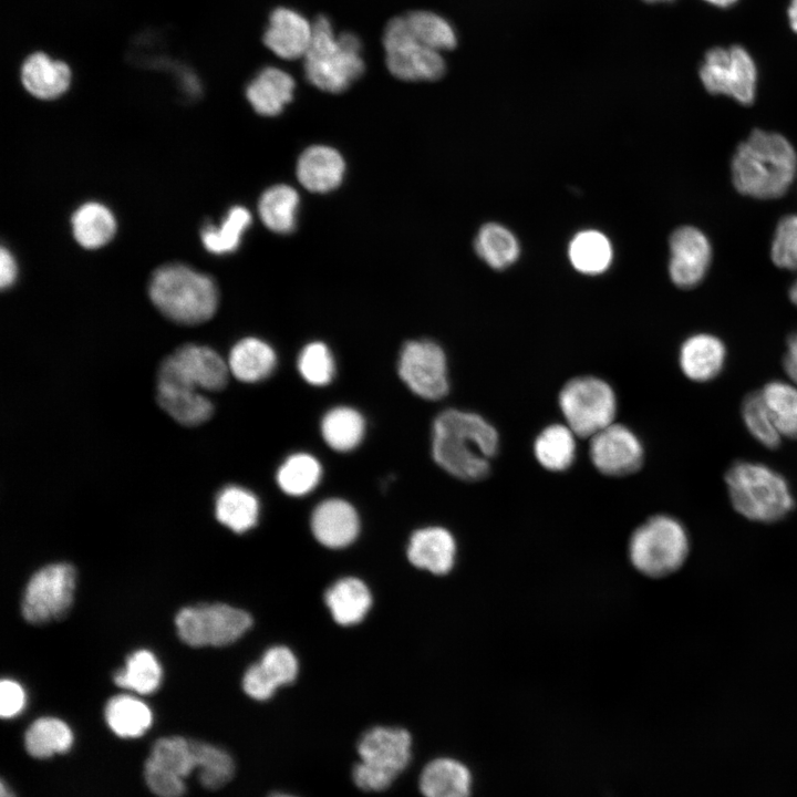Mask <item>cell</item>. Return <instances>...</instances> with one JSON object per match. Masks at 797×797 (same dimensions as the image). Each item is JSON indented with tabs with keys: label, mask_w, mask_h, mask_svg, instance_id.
Here are the masks:
<instances>
[{
	"label": "cell",
	"mask_w": 797,
	"mask_h": 797,
	"mask_svg": "<svg viewBox=\"0 0 797 797\" xmlns=\"http://www.w3.org/2000/svg\"><path fill=\"white\" fill-rule=\"evenodd\" d=\"M362 43L352 32L335 35L325 15H318L312 23V40L304 55L307 80L319 90L341 93L361 77L364 61Z\"/></svg>",
	"instance_id": "5b68a950"
},
{
	"label": "cell",
	"mask_w": 797,
	"mask_h": 797,
	"mask_svg": "<svg viewBox=\"0 0 797 797\" xmlns=\"http://www.w3.org/2000/svg\"><path fill=\"white\" fill-rule=\"evenodd\" d=\"M73 744L70 726L60 718L45 716L35 720L24 734L27 752L35 758H48L68 752Z\"/></svg>",
	"instance_id": "d590c367"
},
{
	"label": "cell",
	"mask_w": 797,
	"mask_h": 797,
	"mask_svg": "<svg viewBox=\"0 0 797 797\" xmlns=\"http://www.w3.org/2000/svg\"><path fill=\"white\" fill-rule=\"evenodd\" d=\"M325 603L341 625H352L365 617L372 604L368 587L356 578H343L325 592Z\"/></svg>",
	"instance_id": "4316f807"
},
{
	"label": "cell",
	"mask_w": 797,
	"mask_h": 797,
	"mask_svg": "<svg viewBox=\"0 0 797 797\" xmlns=\"http://www.w3.org/2000/svg\"><path fill=\"white\" fill-rule=\"evenodd\" d=\"M360 757L352 770L354 784L365 791L387 789L412 758L411 734L398 727L375 726L356 745Z\"/></svg>",
	"instance_id": "52a82bcc"
},
{
	"label": "cell",
	"mask_w": 797,
	"mask_h": 797,
	"mask_svg": "<svg viewBox=\"0 0 797 797\" xmlns=\"http://www.w3.org/2000/svg\"><path fill=\"white\" fill-rule=\"evenodd\" d=\"M294 79L275 66L261 70L246 89L252 108L263 116H277L293 99Z\"/></svg>",
	"instance_id": "cb8c5ba5"
},
{
	"label": "cell",
	"mask_w": 797,
	"mask_h": 797,
	"mask_svg": "<svg viewBox=\"0 0 797 797\" xmlns=\"http://www.w3.org/2000/svg\"><path fill=\"white\" fill-rule=\"evenodd\" d=\"M312 40V23L296 10L279 7L269 15L265 45L284 60L304 58Z\"/></svg>",
	"instance_id": "ac0fdd59"
},
{
	"label": "cell",
	"mask_w": 797,
	"mask_h": 797,
	"mask_svg": "<svg viewBox=\"0 0 797 797\" xmlns=\"http://www.w3.org/2000/svg\"><path fill=\"white\" fill-rule=\"evenodd\" d=\"M559 406L566 424L579 437H592L613 423L617 397L613 389L596 376L568 381L559 393Z\"/></svg>",
	"instance_id": "ba28073f"
},
{
	"label": "cell",
	"mask_w": 797,
	"mask_h": 797,
	"mask_svg": "<svg viewBox=\"0 0 797 797\" xmlns=\"http://www.w3.org/2000/svg\"><path fill=\"white\" fill-rule=\"evenodd\" d=\"M404 17L414 38L425 46L441 52L457 45L454 29L443 17L425 10L411 11Z\"/></svg>",
	"instance_id": "60d3db41"
},
{
	"label": "cell",
	"mask_w": 797,
	"mask_h": 797,
	"mask_svg": "<svg viewBox=\"0 0 797 797\" xmlns=\"http://www.w3.org/2000/svg\"><path fill=\"white\" fill-rule=\"evenodd\" d=\"M27 695L14 680L3 679L0 683V715L2 718H12L19 715L25 707Z\"/></svg>",
	"instance_id": "681fc988"
},
{
	"label": "cell",
	"mask_w": 797,
	"mask_h": 797,
	"mask_svg": "<svg viewBox=\"0 0 797 797\" xmlns=\"http://www.w3.org/2000/svg\"><path fill=\"white\" fill-rule=\"evenodd\" d=\"M359 516L351 504L330 498L320 503L311 516V529L315 539L329 548H343L358 536Z\"/></svg>",
	"instance_id": "d6986e66"
},
{
	"label": "cell",
	"mask_w": 797,
	"mask_h": 797,
	"mask_svg": "<svg viewBox=\"0 0 797 797\" xmlns=\"http://www.w3.org/2000/svg\"><path fill=\"white\" fill-rule=\"evenodd\" d=\"M498 444L495 427L476 413L451 408L434 420L433 458L456 478L472 482L486 477Z\"/></svg>",
	"instance_id": "6da1fadb"
},
{
	"label": "cell",
	"mask_w": 797,
	"mask_h": 797,
	"mask_svg": "<svg viewBox=\"0 0 797 797\" xmlns=\"http://www.w3.org/2000/svg\"><path fill=\"white\" fill-rule=\"evenodd\" d=\"M770 257L777 267L797 270V215H787L778 221Z\"/></svg>",
	"instance_id": "7dc6e473"
},
{
	"label": "cell",
	"mask_w": 797,
	"mask_h": 797,
	"mask_svg": "<svg viewBox=\"0 0 797 797\" xmlns=\"http://www.w3.org/2000/svg\"><path fill=\"white\" fill-rule=\"evenodd\" d=\"M787 17L791 30L797 33V0L789 1Z\"/></svg>",
	"instance_id": "f5cc1de1"
},
{
	"label": "cell",
	"mask_w": 797,
	"mask_h": 797,
	"mask_svg": "<svg viewBox=\"0 0 797 797\" xmlns=\"http://www.w3.org/2000/svg\"><path fill=\"white\" fill-rule=\"evenodd\" d=\"M276 365L277 354L275 350L270 344L258 338H244L229 352V371L241 382H260L272 374Z\"/></svg>",
	"instance_id": "484cf974"
},
{
	"label": "cell",
	"mask_w": 797,
	"mask_h": 797,
	"mask_svg": "<svg viewBox=\"0 0 797 797\" xmlns=\"http://www.w3.org/2000/svg\"><path fill=\"white\" fill-rule=\"evenodd\" d=\"M162 666L149 650L141 649L126 659L125 666L114 673V683L138 694L155 692L162 682Z\"/></svg>",
	"instance_id": "74e56055"
},
{
	"label": "cell",
	"mask_w": 797,
	"mask_h": 797,
	"mask_svg": "<svg viewBox=\"0 0 797 797\" xmlns=\"http://www.w3.org/2000/svg\"><path fill=\"white\" fill-rule=\"evenodd\" d=\"M228 372V364L211 348L184 344L161 362L157 387L220 391Z\"/></svg>",
	"instance_id": "8fae6325"
},
{
	"label": "cell",
	"mask_w": 797,
	"mask_h": 797,
	"mask_svg": "<svg viewBox=\"0 0 797 797\" xmlns=\"http://www.w3.org/2000/svg\"><path fill=\"white\" fill-rule=\"evenodd\" d=\"M17 278V263L11 252L4 247L0 253V286L2 289L10 287Z\"/></svg>",
	"instance_id": "f907efd6"
},
{
	"label": "cell",
	"mask_w": 797,
	"mask_h": 797,
	"mask_svg": "<svg viewBox=\"0 0 797 797\" xmlns=\"http://www.w3.org/2000/svg\"><path fill=\"white\" fill-rule=\"evenodd\" d=\"M76 582L73 566L66 562L50 563L32 575L21 601L25 621L41 624L61 619L72 605Z\"/></svg>",
	"instance_id": "4fadbf2b"
},
{
	"label": "cell",
	"mask_w": 797,
	"mask_h": 797,
	"mask_svg": "<svg viewBox=\"0 0 797 797\" xmlns=\"http://www.w3.org/2000/svg\"><path fill=\"white\" fill-rule=\"evenodd\" d=\"M727 351L724 342L711 333L692 334L679 352L682 372L692 381L708 382L724 370Z\"/></svg>",
	"instance_id": "ffe728a7"
},
{
	"label": "cell",
	"mask_w": 797,
	"mask_h": 797,
	"mask_svg": "<svg viewBox=\"0 0 797 797\" xmlns=\"http://www.w3.org/2000/svg\"><path fill=\"white\" fill-rule=\"evenodd\" d=\"M72 228L76 241L84 248L93 249L113 238L116 222L108 208L99 203H87L74 213Z\"/></svg>",
	"instance_id": "8d00e7d4"
},
{
	"label": "cell",
	"mask_w": 797,
	"mask_h": 797,
	"mask_svg": "<svg viewBox=\"0 0 797 797\" xmlns=\"http://www.w3.org/2000/svg\"><path fill=\"white\" fill-rule=\"evenodd\" d=\"M385 63L390 73L403 81H436L446 64L441 52L420 43L413 35L404 15L392 18L382 38Z\"/></svg>",
	"instance_id": "7c38bea8"
},
{
	"label": "cell",
	"mask_w": 797,
	"mask_h": 797,
	"mask_svg": "<svg viewBox=\"0 0 797 797\" xmlns=\"http://www.w3.org/2000/svg\"><path fill=\"white\" fill-rule=\"evenodd\" d=\"M698 75L711 94L726 95L742 105H751L755 100L757 68L742 45L711 48L700 65Z\"/></svg>",
	"instance_id": "30bf717a"
},
{
	"label": "cell",
	"mask_w": 797,
	"mask_h": 797,
	"mask_svg": "<svg viewBox=\"0 0 797 797\" xmlns=\"http://www.w3.org/2000/svg\"><path fill=\"white\" fill-rule=\"evenodd\" d=\"M192 743L200 784L208 789L221 788L232 778L234 759L217 746L197 741Z\"/></svg>",
	"instance_id": "7bdbcfd3"
},
{
	"label": "cell",
	"mask_w": 797,
	"mask_h": 797,
	"mask_svg": "<svg viewBox=\"0 0 797 797\" xmlns=\"http://www.w3.org/2000/svg\"><path fill=\"white\" fill-rule=\"evenodd\" d=\"M397 371L406 386L424 400H441L448 393L446 356L434 341H407L401 349Z\"/></svg>",
	"instance_id": "5bb4252c"
},
{
	"label": "cell",
	"mask_w": 797,
	"mask_h": 797,
	"mask_svg": "<svg viewBox=\"0 0 797 797\" xmlns=\"http://www.w3.org/2000/svg\"><path fill=\"white\" fill-rule=\"evenodd\" d=\"M783 366L787 375L797 383V330L790 333L787 338Z\"/></svg>",
	"instance_id": "816d5d0a"
},
{
	"label": "cell",
	"mask_w": 797,
	"mask_h": 797,
	"mask_svg": "<svg viewBox=\"0 0 797 797\" xmlns=\"http://www.w3.org/2000/svg\"><path fill=\"white\" fill-rule=\"evenodd\" d=\"M725 483L733 508L751 521L775 524L795 508L787 479L765 464L734 462L725 474Z\"/></svg>",
	"instance_id": "3957f363"
},
{
	"label": "cell",
	"mask_w": 797,
	"mask_h": 797,
	"mask_svg": "<svg viewBox=\"0 0 797 797\" xmlns=\"http://www.w3.org/2000/svg\"><path fill=\"white\" fill-rule=\"evenodd\" d=\"M691 551L685 526L670 515H654L641 524L629 540V558L643 576L660 579L679 571Z\"/></svg>",
	"instance_id": "8992f818"
},
{
	"label": "cell",
	"mask_w": 797,
	"mask_h": 797,
	"mask_svg": "<svg viewBox=\"0 0 797 797\" xmlns=\"http://www.w3.org/2000/svg\"><path fill=\"white\" fill-rule=\"evenodd\" d=\"M669 275L681 289H691L705 278L711 260L712 246L706 235L693 226H681L670 236Z\"/></svg>",
	"instance_id": "2e32d148"
},
{
	"label": "cell",
	"mask_w": 797,
	"mask_h": 797,
	"mask_svg": "<svg viewBox=\"0 0 797 797\" xmlns=\"http://www.w3.org/2000/svg\"><path fill=\"white\" fill-rule=\"evenodd\" d=\"M704 1L707 2V3H710V4H712V6H714V7L724 8V9H725V8H728V7H732L733 4H735V2H736L737 0H704Z\"/></svg>",
	"instance_id": "db71d44e"
},
{
	"label": "cell",
	"mask_w": 797,
	"mask_h": 797,
	"mask_svg": "<svg viewBox=\"0 0 797 797\" xmlns=\"http://www.w3.org/2000/svg\"><path fill=\"white\" fill-rule=\"evenodd\" d=\"M788 296H789L790 301L797 306V279L790 286Z\"/></svg>",
	"instance_id": "11a10c76"
},
{
	"label": "cell",
	"mask_w": 797,
	"mask_h": 797,
	"mask_svg": "<svg viewBox=\"0 0 797 797\" xmlns=\"http://www.w3.org/2000/svg\"><path fill=\"white\" fill-rule=\"evenodd\" d=\"M215 515L217 520L237 534L248 531L256 526L259 516L257 497L240 486H226L216 497Z\"/></svg>",
	"instance_id": "83f0119b"
},
{
	"label": "cell",
	"mask_w": 797,
	"mask_h": 797,
	"mask_svg": "<svg viewBox=\"0 0 797 797\" xmlns=\"http://www.w3.org/2000/svg\"><path fill=\"white\" fill-rule=\"evenodd\" d=\"M297 674L298 662L292 651L282 645L272 646L245 672L242 689L251 698L266 701L279 686L294 681Z\"/></svg>",
	"instance_id": "e0dca14e"
},
{
	"label": "cell",
	"mask_w": 797,
	"mask_h": 797,
	"mask_svg": "<svg viewBox=\"0 0 797 797\" xmlns=\"http://www.w3.org/2000/svg\"><path fill=\"white\" fill-rule=\"evenodd\" d=\"M742 417L749 434L763 446L775 449L782 435L770 418L759 392H751L742 403Z\"/></svg>",
	"instance_id": "ee69618b"
},
{
	"label": "cell",
	"mask_w": 797,
	"mask_h": 797,
	"mask_svg": "<svg viewBox=\"0 0 797 797\" xmlns=\"http://www.w3.org/2000/svg\"><path fill=\"white\" fill-rule=\"evenodd\" d=\"M474 248L478 257L495 270L510 267L520 253L515 235L497 222H487L480 227Z\"/></svg>",
	"instance_id": "e575fe53"
},
{
	"label": "cell",
	"mask_w": 797,
	"mask_h": 797,
	"mask_svg": "<svg viewBox=\"0 0 797 797\" xmlns=\"http://www.w3.org/2000/svg\"><path fill=\"white\" fill-rule=\"evenodd\" d=\"M297 365L302 379L313 386L328 385L335 374L333 355L320 341L308 343L301 350Z\"/></svg>",
	"instance_id": "f6af8a7d"
},
{
	"label": "cell",
	"mask_w": 797,
	"mask_h": 797,
	"mask_svg": "<svg viewBox=\"0 0 797 797\" xmlns=\"http://www.w3.org/2000/svg\"><path fill=\"white\" fill-rule=\"evenodd\" d=\"M104 716L112 732L123 738L142 736L153 723L149 706L127 694L111 697L105 705Z\"/></svg>",
	"instance_id": "f1b7e54d"
},
{
	"label": "cell",
	"mask_w": 797,
	"mask_h": 797,
	"mask_svg": "<svg viewBox=\"0 0 797 797\" xmlns=\"http://www.w3.org/2000/svg\"><path fill=\"white\" fill-rule=\"evenodd\" d=\"M365 422L360 412L350 406H337L325 413L321 421V434L332 449L350 452L364 437Z\"/></svg>",
	"instance_id": "836d02e7"
},
{
	"label": "cell",
	"mask_w": 797,
	"mask_h": 797,
	"mask_svg": "<svg viewBox=\"0 0 797 797\" xmlns=\"http://www.w3.org/2000/svg\"><path fill=\"white\" fill-rule=\"evenodd\" d=\"M148 294L156 309L168 320L196 325L208 321L218 307V289L214 280L194 269L169 263L152 276Z\"/></svg>",
	"instance_id": "277c9868"
},
{
	"label": "cell",
	"mask_w": 797,
	"mask_h": 797,
	"mask_svg": "<svg viewBox=\"0 0 797 797\" xmlns=\"http://www.w3.org/2000/svg\"><path fill=\"white\" fill-rule=\"evenodd\" d=\"M456 542L453 535L443 527H427L416 530L407 547L408 560L417 568L435 575H445L454 566Z\"/></svg>",
	"instance_id": "7402d4cb"
},
{
	"label": "cell",
	"mask_w": 797,
	"mask_h": 797,
	"mask_svg": "<svg viewBox=\"0 0 797 797\" xmlns=\"http://www.w3.org/2000/svg\"><path fill=\"white\" fill-rule=\"evenodd\" d=\"M322 475L320 462L308 453L290 455L277 472L280 489L290 496H303L313 490Z\"/></svg>",
	"instance_id": "ab89813d"
},
{
	"label": "cell",
	"mask_w": 797,
	"mask_h": 797,
	"mask_svg": "<svg viewBox=\"0 0 797 797\" xmlns=\"http://www.w3.org/2000/svg\"><path fill=\"white\" fill-rule=\"evenodd\" d=\"M299 203V195L291 186H271L259 199L260 219L273 232L290 234L296 229Z\"/></svg>",
	"instance_id": "4dcf8cb0"
},
{
	"label": "cell",
	"mask_w": 797,
	"mask_h": 797,
	"mask_svg": "<svg viewBox=\"0 0 797 797\" xmlns=\"http://www.w3.org/2000/svg\"><path fill=\"white\" fill-rule=\"evenodd\" d=\"M156 400L175 422L183 426H198L214 413L213 403L193 389H158Z\"/></svg>",
	"instance_id": "1f68e13d"
},
{
	"label": "cell",
	"mask_w": 797,
	"mask_h": 797,
	"mask_svg": "<svg viewBox=\"0 0 797 797\" xmlns=\"http://www.w3.org/2000/svg\"><path fill=\"white\" fill-rule=\"evenodd\" d=\"M296 172L299 183L309 192L328 193L342 183L345 163L337 149L313 145L300 155Z\"/></svg>",
	"instance_id": "44dd1931"
},
{
	"label": "cell",
	"mask_w": 797,
	"mask_h": 797,
	"mask_svg": "<svg viewBox=\"0 0 797 797\" xmlns=\"http://www.w3.org/2000/svg\"><path fill=\"white\" fill-rule=\"evenodd\" d=\"M568 255L577 271L596 276L610 267L613 251L605 235L598 230H582L570 241Z\"/></svg>",
	"instance_id": "d6a6232c"
},
{
	"label": "cell",
	"mask_w": 797,
	"mask_h": 797,
	"mask_svg": "<svg viewBox=\"0 0 797 797\" xmlns=\"http://www.w3.org/2000/svg\"><path fill=\"white\" fill-rule=\"evenodd\" d=\"M759 393L780 435L797 438V389L782 381H770Z\"/></svg>",
	"instance_id": "f35d334b"
},
{
	"label": "cell",
	"mask_w": 797,
	"mask_h": 797,
	"mask_svg": "<svg viewBox=\"0 0 797 797\" xmlns=\"http://www.w3.org/2000/svg\"><path fill=\"white\" fill-rule=\"evenodd\" d=\"M577 435L567 424H551L535 439L534 453L538 463L552 472L566 470L576 458Z\"/></svg>",
	"instance_id": "f546056e"
},
{
	"label": "cell",
	"mask_w": 797,
	"mask_h": 797,
	"mask_svg": "<svg viewBox=\"0 0 797 797\" xmlns=\"http://www.w3.org/2000/svg\"><path fill=\"white\" fill-rule=\"evenodd\" d=\"M71 70L62 61L43 52L29 55L21 66V82L35 97L51 100L61 96L70 86Z\"/></svg>",
	"instance_id": "603a6c76"
},
{
	"label": "cell",
	"mask_w": 797,
	"mask_h": 797,
	"mask_svg": "<svg viewBox=\"0 0 797 797\" xmlns=\"http://www.w3.org/2000/svg\"><path fill=\"white\" fill-rule=\"evenodd\" d=\"M589 454L594 467L608 476L636 472L644 457L639 437L627 426L612 423L590 438Z\"/></svg>",
	"instance_id": "9a60e30c"
},
{
	"label": "cell",
	"mask_w": 797,
	"mask_h": 797,
	"mask_svg": "<svg viewBox=\"0 0 797 797\" xmlns=\"http://www.w3.org/2000/svg\"><path fill=\"white\" fill-rule=\"evenodd\" d=\"M736 190L757 199L786 194L797 172V154L779 133L754 130L735 149L731 162Z\"/></svg>",
	"instance_id": "7a4b0ae2"
},
{
	"label": "cell",
	"mask_w": 797,
	"mask_h": 797,
	"mask_svg": "<svg viewBox=\"0 0 797 797\" xmlns=\"http://www.w3.org/2000/svg\"><path fill=\"white\" fill-rule=\"evenodd\" d=\"M144 777L148 788L158 797H182L185 793L183 777L151 757L144 765Z\"/></svg>",
	"instance_id": "c3c4849f"
},
{
	"label": "cell",
	"mask_w": 797,
	"mask_h": 797,
	"mask_svg": "<svg viewBox=\"0 0 797 797\" xmlns=\"http://www.w3.org/2000/svg\"><path fill=\"white\" fill-rule=\"evenodd\" d=\"M0 791H1V797H15L14 794L11 791V789L8 786H6V784L3 782L1 783Z\"/></svg>",
	"instance_id": "9f6ffc18"
},
{
	"label": "cell",
	"mask_w": 797,
	"mask_h": 797,
	"mask_svg": "<svg viewBox=\"0 0 797 797\" xmlns=\"http://www.w3.org/2000/svg\"><path fill=\"white\" fill-rule=\"evenodd\" d=\"M149 757L183 778L196 768L193 743L180 736L157 739Z\"/></svg>",
	"instance_id": "bcb514c9"
},
{
	"label": "cell",
	"mask_w": 797,
	"mask_h": 797,
	"mask_svg": "<svg viewBox=\"0 0 797 797\" xmlns=\"http://www.w3.org/2000/svg\"><path fill=\"white\" fill-rule=\"evenodd\" d=\"M269 797H297V796L286 794V793H273Z\"/></svg>",
	"instance_id": "6f0895ef"
},
{
	"label": "cell",
	"mask_w": 797,
	"mask_h": 797,
	"mask_svg": "<svg viewBox=\"0 0 797 797\" xmlns=\"http://www.w3.org/2000/svg\"><path fill=\"white\" fill-rule=\"evenodd\" d=\"M179 639L187 645L222 646L238 640L252 624L246 611L225 603L183 608L175 618Z\"/></svg>",
	"instance_id": "9c48e42d"
},
{
	"label": "cell",
	"mask_w": 797,
	"mask_h": 797,
	"mask_svg": "<svg viewBox=\"0 0 797 797\" xmlns=\"http://www.w3.org/2000/svg\"><path fill=\"white\" fill-rule=\"evenodd\" d=\"M418 785L424 797H469L472 776L463 763L439 757L425 765Z\"/></svg>",
	"instance_id": "d4e9b609"
},
{
	"label": "cell",
	"mask_w": 797,
	"mask_h": 797,
	"mask_svg": "<svg viewBox=\"0 0 797 797\" xmlns=\"http://www.w3.org/2000/svg\"><path fill=\"white\" fill-rule=\"evenodd\" d=\"M642 1L648 2V3H658V2H669L672 0H642Z\"/></svg>",
	"instance_id": "680465c9"
},
{
	"label": "cell",
	"mask_w": 797,
	"mask_h": 797,
	"mask_svg": "<svg viewBox=\"0 0 797 797\" xmlns=\"http://www.w3.org/2000/svg\"><path fill=\"white\" fill-rule=\"evenodd\" d=\"M251 220V214L247 208L232 207L219 227L210 226L203 230L201 240L205 248L216 255L232 252L239 247Z\"/></svg>",
	"instance_id": "b9f144b4"
}]
</instances>
